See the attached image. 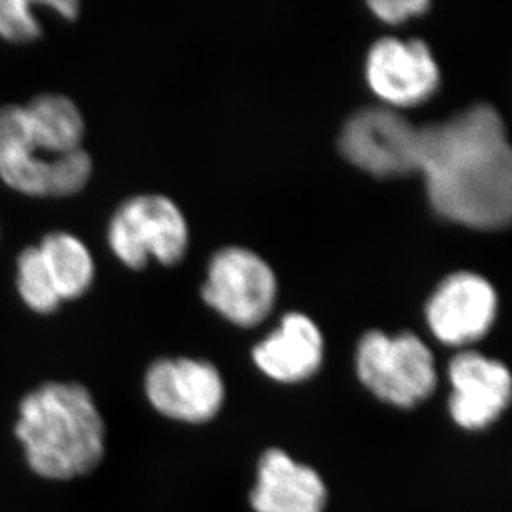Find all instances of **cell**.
Returning <instances> with one entry per match:
<instances>
[{
  "label": "cell",
  "mask_w": 512,
  "mask_h": 512,
  "mask_svg": "<svg viewBox=\"0 0 512 512\" xmlns=\"http://www.w3.org/2000/svg\"><path fill=\"white\" fill-rule=\"evenodd\" d=\"M418 171L436 213L468 228H506L512 213V155L503 118L474 105L420 128Z\"/></svg>",
  "instance_id": "6da1fadb"
},
{
  "label": "cell",
  "mask_w": 512,
  "mask_h": 512,
  "mask_svg": "<svg viewBox=\"0 0 512 512\" xmlns=\"http://www.w3.org/2000/svg\"><path fill=\"white\" fill-rule=\"evenodd\" d=\"M15 436L42 478L72 479L92 471L105 451V425L87 388L45 383L20 401Z\"/></svg>",
  "instance_id": "7a4b0ae2"
},
{
  "label": "cell",
  "mask_w": 512,
  "mask_h": 512,
  "mask_svg": "<svg viewBox=\"0 0 512 512\" xmlns=\"http://www.w3.org/2000/svg\"><path fill=\"white\" fill-rule=\"evenodd\" d=\"M93 165L87 151L45 155L30 140L24 110L19 105L0 108V179L5 186L32 198H65L82 191Z\"/></svg>",
  "instance_id": "3957f363"
},
{
  "label": "cell",
  "mask_w": 512,
  "mask_h": 512,
  "mask_svg": "<svg viewBox=\"0 0 512 512\" xmlns=\"http://www.w3.org/2000/svg\"><path fill=\"white\" fill-rule=\"evenodd\" d=\"M357 373L380 400L410 408L436 387L435 357L415 334L388 337L380 330L363 335L357 348Z\"/></svg>",
  "instance_id": "277c9868"
},
{
  "label": "cell",
  "mask_w": 512,
  "mask_h": 512,
  "mask_svg": "<svg viewBox=\"0 0 512 512\" xmlns=\"http://www.w3.org/2000/svg\"><path fill=\"white\" fill-rule=\"evenodd\" d=\"M107 239L116 259L130 269H143L150 259L173 266L188 249V223L170 198L141 194L116 209Z\"/></svg>",
  "instance_id": "5b68a950"
},
{
  "label": "cell",
  "mask_w": 512,
  "mask_h": 512,
  "mask_svg": "<svg viewBox=\"0 0 512 512\" xmlns=\"http://www.w3.org/2000/svg\"><path fill=\"white\" fill-rule=\"evenodd\" d=\"M418 150L420 128L392 107L363 108L340 135L342 155L377 178L418 171Z\"/></svg>",
  "instance_id": "8992f818"
},
{
  "label": "cell",
  "mask_w": 512,
  "mask_h": 512,
  "mask_svg": "<svg viewBox=\"0 0 512 512\" xmlns=\"http://www.w3.org/2000/svg\"><path fill=\"white\" fill-rule=\"evenodd\" d=\"M203 299L219 314L241 327L266 319L277 294L274 272L256 252L226 247L209 262Z\"/></svg>",
  "instance_id": "52a82bcc"
},
{
  "label": "cell",
  "mask_w": 512,
  "mask_h": 512,
  "mask_svg": "<svg viewBox=\"0 0 512 512\" xmlns=\"http://www.w3.org/2000/svg\"><path fill=\"white\" fill-rule=\"evenodd\" d=\"M146 397L161 415L186 423L211 420L224 401L218 368L203 360H158L145 377Z\"/></svg>",
  "instance_id": "ba28073f"
},
{
  "label": "cell",
  "mask_w": 512,
  "mask_h": 512,
  "mask_svg": "<svg viewBox=\"0 0 512 512\" xmlns=\"http://www.w3.org/2000/svg\"><path fill=\"white\" fill-rule=\"evenodd\" d=\"M368 85L388 107L425 102L440 85V68L420 39H380L367 57Z\"/></svg>",
  "instance_id": "9c48e42d"
},
{
  "label": "cell",
  "mask_w": 512,
  "mask_h": 512,
  "mask_svg": "<svg viewBox=\"0 0 512 512\" xmlns=\"http://www.w3.org/2000/svg\"><path fill=\"white\" fill-rule=\"evenodd\" d=\"M498 314L493 285L473 272H456L438 285L426 304V322L446 345H468L488 334Z\"/></svg>",
  "instance_id": "30bf717a"
},
{
  "label": "cell",
  "mask_w": 512,
  "mask_h": 512,
  "mask_svg": "<svg viewBox=\"0 0 512 512\" xmlns=\"http://www.w3.org/2000/svg\"><path fill=\"white\" fill-rule=\"evenodd\" d=\"M450 382V413L464 430H483L498 420L511 401L508 367L473 350L451 360Z\"/></svg>",
  "instance_id": "8fae6325"
},
{
  "label": "cell",
  "mask_w": 512,
  "mask_h": 512,
  "mask_svg": "<svg viewBox=\"0 0 512 512\" xmlns=\"http://www.w3.org/2000/svg\"><path fill=\"white\" fill-rule=\"evenodd\" d=\"M327 488L315 469L282 450L264 453L251 504L256 512H324Z\"/></svg>",
  "instance_id": "7c38bea8"
},
{
  "label": "cell",
  "mask_w": 512,
  "mask_h": 512,
  "mask_svg": "<svg viewBox=\"0 0 512 512\" xmlns=\"http://www.w3.org/2000/svg\"><path fill=\"white\" fill-rule=\"evenodd\" d=\"M252 358L259 370L276 382H302L319 370L324 339L314 320L294 312L284 315L281 325L257 343Z\"/></svg>",
  "instance_id": "4fadbf2b"
},
{
  "label": "cell",
  "mask_w": 512,
  "mask_h": 512,
  "mask_svg": "<svg viewBox=\"0 0 512 512\" xmlns=\"http://www.w3.org/2000/svg\"><path fill=\"white\" fill-rule=\"evenodd\" d=\"M30 140L45 155L57 158L82 150L85 120L70 98L47 93L22 107Z\"/></svg>",
  "instance_id": "5bb4252c"
},
{
  "label": "cell",
  "mask_w": 512,
  "mask_h": 512,
  "mask_svg": "<svg viewBox=\"0 0 512 512\" xmlns=\"http://www.w3.org/2000/svg\"><path fill=\"white\" fill-rule=\"evenodd\" d=\"M37 249L62 302L87 294L95 281V261L82 239L70 232H50Z\"/></svg>",
  "instance_id": "9a60e30c"
},
{
  "label": "cell",
  "mask_w": 512,
  "mask_h": 512,
  "mask_svg": "<svg viewBox=\"0 0 512 512\" xmlns=\"http://www.w3.org/2000/svg\"><path fill=\"white\" fill-rule=\"evenodd\" d=\"M15 284L20 299L35 314H54L62 305V299L58 297L52 277L37 246L27 247L20 252Z\"/></svg>",
  "instance_id": "2e32d148"
},
{
  "label": "cell",
  "mask_w": 512,
  "mask_h": 512,
  "mask_svg": "<svg viewBox=\"0 0 512 512\" xmlns=\"http://www.w3.org/2000/svg\"><path fill=\"white\" fill-rule=\"evenodd\" d=\"M27 0H0V37L7 42H34L42 34V24Z\"/></svg>",
  "instance_id": "e0dca14e"
},
{
  "label": "cell",
  "mask_w": 512,
  "mask_h": 512,
  "mask_svg": "<svg viewBox=\"0 0 512 512\" xmlns=\"http://www.w3.org/2000/svg\"><path fill=\"white\" fill-rule=\"evenodd\" d=\"M368 5L373 14L388 24H400L430 9V2L426 0H375Z\"/></svg>",
  "instance_id": "ac0fdd59"
},
{
  "label": "cell",
  "mask_w": 512,
  "mask_h": 512,
  "mask_svg": "<svg viewBox=\"0 0 512 512\" xmlns=\"http://www.w3.org/2000/svg\"><path fill=\"white\" fill-rule=\"evenodd\" d=\"M44 5L47 9L50 7L55 10V14L60 15L63 19L73 20L78 15V2H73V0H55V2Z\"/></svg>",
  "instance_id": "d6986e66"
}]
</instances>
